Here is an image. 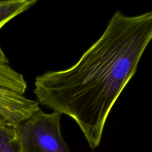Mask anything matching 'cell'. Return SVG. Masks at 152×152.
Listing matches in <instances>:
<instances>
[{
  "label": "cell",
  "instance_id": "obj_1",
  "mask_svg": "<svg viewBox=\"0 0 152 152\" xmlns=\"http://www.w3.org/2000/svg\"><path fill=\"white\" fill-rule=\"evenodd\" d=\"M151 38V11L137 16L116 11L100 37L74 65L36 78L37 101L73 119L90 148H97L108 115Z\"/></svg>",
  "mask_w": 152,
  "mask_h": 152
},
{
  "label": "cell",
  "instance_id": "obj_2",
  "mask_svg": "<svg viewBox=\"0 0 152 152\" xmlns=\"http://www.w3.org/2000/svg\"><path fill=\"white\" fill-rule=\"evenodd\" d=\"M27 83L13 69L0 47V119L18 126L41 108L37 100L25 96Z\"/></svg>",
  "mask_w": 152,
  "mask_h": 152
},
{
  "label": "cell",
  "instance_id": "obj_3",
  "mask_svg": "<svg viewBox=\"0 0 152 152\" xmlns=\"http://www.w3.org/2000/svg\"><path fill=\"white\" fill-rule=\"evenodd\" d=\"M62 114L39 110L16 126L22 152H71L61 133Z\"/></svg>",
  "mask_w": 152,
  "mask_h": 152
},
{
  "label": "cell",
  "instance_id": "obj_4",
  "mask_svg": "<svg viewBox=\"0 0 152 152\" xmlns=\"http://www.w3.org/2000/svg\"><path fill=\"white\" fill-rule=\"evenodd\" d=\"M37 0H0V30L11 19L32 7Z\"/></svg>",
  "mask_w": 152,
  "mask_h": 152
},
{
  "label": "cell",
  "instance_id": "obj_5",
  "mask_svg": "<svg viewBox=\"0 0 152 152\" xmlns=\"http://www.w3.org/2000/svg\"><path fill=\"white\" fill-rule=\"evenodd\" d=\"M16 126L0 119V152H22Z\"/></svg>",
  "mask_w": 152,
  "mask_h": 152
}]
</instances>
